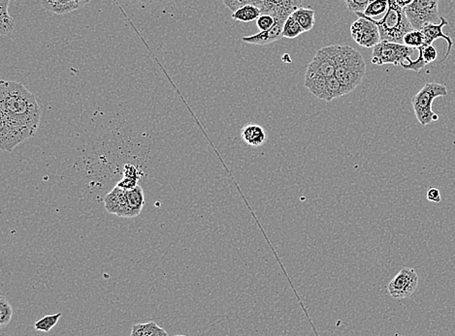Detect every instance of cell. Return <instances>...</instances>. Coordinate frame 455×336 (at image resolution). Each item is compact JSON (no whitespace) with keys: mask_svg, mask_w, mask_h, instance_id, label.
Wrapping results in <instances>:
<instances>
[{"mask_svg":"<svg viewBox=\"0 0 455 336\" xmlns=\"http://www.w3.org/2000/svg\"><path fill=\"white\" fill-rule=\"evenodd\" d=\"M416 49L406 46L405 44L394 42L381 41L373 48L372 63L381 67L384 64H393L402 67L414 53Z\"/></svg>","mask_w":455,"mask_h":336,"instance_id":"obj_5","label":"cell"},{"mask_svg":"<svg viewBox=\"0 0 455 336\" xmlns=\"http://www.w3.org/2000/svg\"><path fill=\"white\" fill-rule=\"evenodd\" d=\"M428 200L433 203H440L442 201L440 190L437 187H431L428 192Z\"/></svg>","mask_w":455,"mask_h":336,"instance_id":"obj_30","label":"cell"},{"mask_svg":"<svg viewBox=\"0 0 455 336\" xmlns=\"http://www.w3.org/2000/svg\"><path fill=\"white\" fill-rule=\"evenodd\" d=\"M371 19L379 27L381 41L404 44L405 35L415 29L404 8L398 5L395 0H388V10L384 18L379 21Z\"/></svg>","mask_w":455,"mask_h":336,"instance_id":"obj_3","label":"cell"},{"mask_svg":"<svg viewBox=\"0 0 455 336\" xmlns=\"http://www.w3.org/2000/svg\"><path fill=\"white\" fill-rule=\"evenodd\" d=\"M358 19L351 25V34L356 44L363 48H374L381 42V34L372 19L362 14H356Z\"/></svg>","mask_w":455,"mask_h":336,"instance_id":"obj_9","label":"cell"},{"mask_svg":"<svg viewBox=\"0 0 455 336\" xmlns=\"http://www.w3.org/2000/svg\"><path fill=\"white\" fill-rule=\"evenodd\" d=\"M285 21L276 19V22L274 23L273 27H270L269 29L260 32L257 34L252 35V36H246L242 38L244 43L259 45V46H265L274 43V42L279 41L283 36V23Z\"/></svg>","mask_w":455,"mask_h":336,"instance_id":"obj_13","label":"cell"},{"mask_svg":"<svg viewBox=\"0 0 455 336\" xmlns=\"http://www.w3.org/2000/svg\"><path fill=\"white\" fill-rule=\"evenodd\" d=\"M16 23L14 19L7 14H0V34L7 36L13 34L15 30Z\"/></svg>","mask_w":455,"mask_h":336,"instance_id":"obj_25","label":"cell"},{"mask_svg":"<svg viewBox=\"0 0 455 336\" xmlns=\"http://www.w3.org/2000/svg\"><path fill=\"white\" fill-rule=\"evenodd\" d=\"M130 335L131 336H167L168 333L158 324L154 322H149L146 324L133 325Z\"/></svg>","mask_w":455,"mask_h":336,"instance_id":"obj_19","label":"cell"},{"mask_svg":"<svg viewBox=\"0 0 455 336\" xmlns=\"http://www.w3.org/2000/svg\"><path fill=\"white\" fill-rule=\"evenodd\" d=\"M126 199H128V206L126 218H135L139 215L145 204L143 188L137 184L135 187L126 190Z\"/></svg>","mask_w":455,"mask_h":336,"instance_id":"obj_16","label":"cell"},{"mask_svg":"<svg viewBox=\"0 0 455 336\" xmlns=\"http://www.w3.org/2000/svg\"><path fill=\"white\" fill-rule=\"evenodd\" d=\"M388 0H375L369 6L367 7L364 13L362 15L366 17L374 18L377 16L381 15L382 13H386L388 10ZM358 14V13H356Z\"/></svg>","mask_w":455,"mask_h":336,"instance_id":"obj_22","label":"cell"},{"mask_svg":"<svg viewBox=\"0 0 455 336\" xmlns=\"http://www.w3.org/2000/svg\"><path fill=\"white\" fill-rule=\"evenodd\" d=\"M260 15H261V9L259 6L248 4L234 11L232 13V19L237 22L250 23L257 21Z\"/></svg>","mask_w":455,"mask_h":336,"instance_id":"obj_18","label":"cell"},{"mask_svg":"<svg viewBox=\"0 0 455 336\" xmlns=\"http://www.w3.org/2000/svg\"><path fill=\"white\" fill-rule=\"evenodd\" d=\"M304 29L302 28L301 25L298 23L297 21L292 17V15L290 16L283 23V38L293 39L296 38L302 34H304Z\"/></svg>","mask_w":455,"mask_h":336,"instance_id":"obj_20","label":"cell"},{"mask_svg":"<svg viewBox=\"0 0 455 336\" xmlns=\"http://www.w3.org/2000/svg\"><path fill=\"white\" fill-rule=\"evenodd\" d=\"M304 86L318 99L325 102H331L333 99L349 94L336 76L305 80Z\"/></svg>","mask_w":455,"mask_h":336,"instance_id":"obj_8","label":"cell"},{"mask_svg":"<svg viewBox=\"0 0 455 336\" xmlns=\"http://www.w3.org/2000/svg\"><path fill=\"white\" fill-rule=\"evenodd\" d=\"M396 3L398 4L402 8H405L406 6L410 5L414 0H395Z\"/></svg>","mask_w":455,"mask_h":336,"instance_id":"obj_33","label":"cell"},{"mask_svg":"<svg viewBox=\"0 0 455 336\" xmlns=\"http://www.w3.org/2000/svg\"><path fill=\"white\" fill-rule=\"evenodd\" d=\"M222 1H224L225 6L229 7L233 12L242 6L248 5V4L259 6V8L264 4V0H222Z\"/></svg>","mask_w":455,"mask_h":336,"instance_id":"obj_27","label":"cell"},{"mask_svg":"<svg viewBox=\"0 0 455 336\" xmlns=\"http://www.w3.org/2000/svg\"><path fill=\"white\" fill-rule=\"evenodd\" d=\"M41 108L34 93L17 82H0V147L11 152L34 137Z\"/></svg>","mask_w":455,"mask_h":336,"instance_id":"obj_1","label":"cell"},{"mask_svg":"<svg viewBox=\"0 0 455 336\" xmlns=\"http://www.w3.org/2000/svg\"><path fill=\"white\" fill-rule=\"evenodd\" d=\"M419 285V276L416 270L412 267H403L389 282L388 291L389 295L395 300L410 298L416 292Z\"/></svg>","mask_w":455,"mask_h":336,"instance_id":"obj_10","label":"cell"},{"mask_svg":"<svg viewBox=\"0 0 455 336\" xmlns=\"http://www.w3.org/2000/svg\"><path fill=\"white\" fill-rule=\"evenodd\" d=\"M242 139L250 147H261L266 143V131L259 124L250 123L244 126L241 130Z\"/></svg>","mask_w":455,"mask_h":336,"instance_id":"obj_15","label":"cell"},{"mask_svg":"<svg viewBox=\"0 0 455 336\" xmlns=\"http://www.w3.org/2000/svg\"><path fill=\"white\" fill-rule=\"evenodd\" d=\"M404 10L415 29L421 30L428 23H441L439 0H414Z\"/></svg>","mask_w":455,"mask_h":336,"instance_id":"obj_7","label":"cell"},{"mask_svg":"<svg viewBox=\"0 0 455 336\" xmlns=\"http://www.w3.org/2000/svg\"><path fill=\"white\" fill-rule=\"evenodd\" d=\"M12 316H13V309L10 302L4 297H0V328L10 324Z\"/></svg>","mask_w":455,"mask_h":336,"instance_id":"obj_23","label":"cell"},{"mask_svg":"<svg viewBox=\"0 0 455 336\" xmlns=\"http://www.w3.org/2000/svg\"><path fill=\"white\" fill-rule=\"evenodd\" d=\"M447 25H449V22H447L444 17H441V23H428V25H424V27L421 28L422 34H424V39H425L423 44L424 46L433 45V42L435 41V40L440 38L445 39V41H447V53H445L443 60L439 61V63H442L443 61H445L449 58L450 51H452V45H454V42L450 39V37L447 36V35H445L444 32H443V28Z\"/></svg>","mask_w":455,"mask_h":336,"instance_id":"obj_12","label":"cell"},{"mask_svg":"<svg viewBox=\"0 0 455 336\" xmlns=\"http://www.w3.org/2000/svg\"><path fill=\"white\" fill-rule=\"evenodd\" d=\"M375 0H345L349 11L356 13H364L367 7Z\"/></svg>","mask_w":455,"mask_h":336,"instance_id":"obj_26","label":"cell"},{"mask_svg":"<svg viewBox=\"0 0 455 336\" xmlns=\"http://www.w3.org/2000/svg\"><path fill=\"white\" fill-rule=\"evenodd\" d=\"M340 45H331L318 51L315 58L307 67L305 80L320 79L335 76L336 56Z\"/></svg>","mask_w":455,"mask_h":336,"instance_id":"obj_6","label":"cell"},{"mask_svg":"<svg viewBox=\"0 0 455 336\" xmlns=\"http://www.w3.org/2000/svg\"><path fill=\"white\" fill-rule=\"evenodd\" d=\"M447 95V88L445 84L429 83L412 97V108L421 125H428L431 122L438 121L437 115L434 114L432 110L433 101L440 96Z\"/></svg>","mask_w":455,"mask_h":336,"instance_id":"obj_4","label":"cell"},{"mask_svg":"<svg viewBox=\"0 0 455 336\" xmlns=\"http://www.w3.org/2000/svg\"><path fill=\"white\" fill-rule=\"evenodd\" d=\"M62 313L58 312V313L48 315V316L38 320L35 323V328L37 331H43V333H50L51 328L58 324V320L62 317Z\"/></svg>","mask_w":455,"mask_h":336,"instance_id":"obj_21","label":"cell"},{"mask_svg":"<svg viewBox=\"0 0 455 336\" xmlns=\"http://www.w3.org/2000/svg\"><path fill=\"white\" fill-rule=\"evenodd\" d=\"M315 15V10H313V9L305 8V7L302 6L299 7V8L296 9V10L292 14V17L297 21L300 25H301L305 32L313 29L314 25H315L316 23Z\"/></svg>","mask_w":455,"mask_h":336,"instance_id":"obj_17","label":"cell"},{"mask_svg":"<svg viewBox=\"0 0 455 336\" xmlns=\"http://www.w3.org/2000/svg\"><path fill=\"white\" fill-rule=\"evenodd\" d=\"M105 208L111 215L126 218L128 215V199L126 190L117 185L104 198Z\"/></svg>","mask_w":455,"mask_h":336,"instance_id":"obj_14","label":"cell"},{"mask_svg":"<svg viewBox=\"0 0 455 336\" xmlns=\"http://www.w3.org/2000/svg\"><path fill=\"white\" fill-rule=\"evenodd\" d=\"M137 185V180L135 178H130L124 177L123 180L118 183V187L123 188L124 190L131 189V188L135 187Z\"/></svg>","mask_w":455,"mask_h":336,"instance_id":"obj_31","label":"cell"},{"mask_svg":"<svg viewBox=\"0 0 455 336\" xmlns=\"http://www.w3.org/2000/svg\"><path fill=\"white\" fill-rule=\"evenodd\" d=\"M424 34L421 30L414 29L408 32L404 36V44L410 48L419 49L424 44Z\"/></svg>","mask_w":455,"mask_h":336,"instance_id":"obj_24","label":"cell"},{"mask_svg":"<svg viewBox=\"0 0 455 336\" xmlns=\"http://www.w3.org/2000/svg\"><path fill=\"white\" fill-rule=\"evenodd\" d=\"M11 0H0V14L8 13L9 3Z\"/></svg>","mask_w":455,"mask_h":336,"instance_id":"obj_32","label":"cell"},{"mask_svg":"<svg viewBox=\"0 0 455 336\" xmlns=\"http://www.w3.org/2000/svg\"><path fill=\"white\" fill-rule=\"evenodd\" d=\"M367 68L365 60L360 51L347 45H340L336 56L335 76L343 84L348 93H351L362 83Z\"/></svg>","mask_w":455,"mask_h":336,"instance_id":"obj_2","label":"cell"},{"mask_svg":"<svg viewBox=\"0 0 455 336\" xmlns=\"http://www.w3.org/2000/svg\"><path fill=\"white\" fill-rule=\"evenodd\" d=\"M302 5V0H264L260 7L261 14H269L275 19L287 21Z\"/></svg>","mask_w":455,"mask_h":336,"instance_id":"obj_11","label":"cell"},{"mask_svg":"<svg viewBox=\"0 0 455 336\" xmlns=\"http://www.w3.org/2000/svg\"><path fill=\"white\" fill-rule=\"evenodd\" d=\"M124 177L135 178L136 180H138L140 178L137 169H136V167L130 165V164H128V165L124 167Z\"/></svg>","mask_w":455,"mask_h":336,"instance_id":"obj_29","label":"cell"},{"mask_svg":"<svg viewBox=\"0 0 455 336\" xmlns=\"http://www.w3.org/2000/svg\"><path fill=\"white\" fill-rule=\"evenodd\" d=\"M275 22L276 19L273 16L269 15V14H261L257 20V27L259 28L260 32H264V30L273 27Z\"/></svg>","mask_w":455,"mask_h":336,"instance_id":"obj_28","label":"cell"}]
</instances>
